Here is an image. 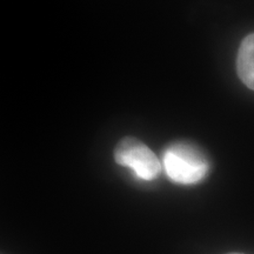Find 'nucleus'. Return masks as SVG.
<instances>
[{"instance_id": "nucleus-1", "label": "nucleus", "mask_w": 254, "mask_h": 254, "mask_svg": "<svg viewBox=\"0 0 254 254\" xmlns=\"http://www.w3.org/2000/svg\"><path fill=\"white\" fill-rule=\"evenodd\" d=\"M163 165L167 177L180 185H195L205 179L209 163L204 152L187 141H177L165 150Z\"/></svg>"}, {"instance_id": "nucleus-2", "label": "nucleus", "mask_w": 254, "mask_h": 254, "mask_svg": "<svg viewBox=\"0 0 254 254\" xmlns=\"http://www.w3.org/2000/svg\"><path fill=\"white\" fill-rule=\"evenodd\" d=\"M116 163L129 168L136 178L152 182L160 174L161 164L148 146L139 139L126 136L120 140L114 148Z\"/></svg>"}, {"instance_id": "nucleus-3", "label": "nucleus", "mask_w": 254, "mask_h": 254, "mask_svg": "<svg viewBox=\"0 0 254 254\" xmlns=\"http://www.w3.org/2000/svg\"><path fill=\"white\" fill-rule=\"evenodd\" d=\"M237 69L240 80L254 91V33L241 43L237 59Z\"/></svg>"}]
</instances>
